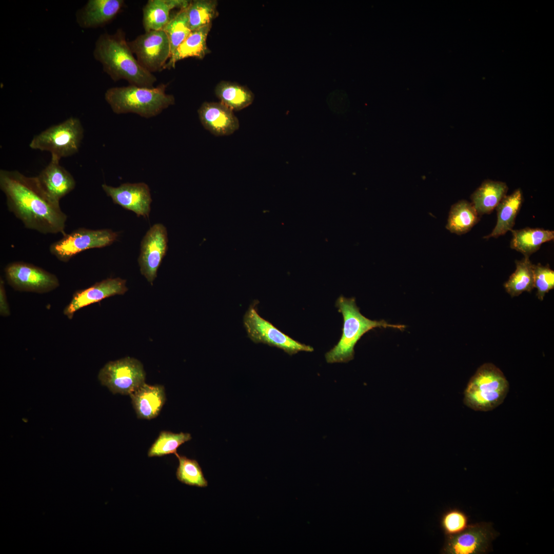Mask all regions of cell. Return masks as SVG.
I'll return each mask as SVG.
<instances>
[{
  "mask_svg": "<svg viewBox=\"0 0 554 554\" xmlns=\"http://www.w3.org/2000/svg\"><path fill=\"white\" fill-rule=\"evenodd\" d=\"M186 9H180L170 18L163 29L169 42L171 55L191 32L188 26Z\"/></svg>",
  "mask_w": 554,
  "mask_h": 554,
  "instance_id": "cell-31",
  "label": "cell"
},
{
  "mask_svg": "<svg viewBox=\"0 0 554 554\" xmlns=\"http://www.w3.org/2000/svg\"><path fill=\"white\" fill-rule=\"evenodd\" d=\"M60 161L57 157L51 156L50 163L36 176L43 189L58 202L72 191L76 185L74 177L60 164Z\"/></svg>",
  "mask_w": 554,
  "mask_h": 554,
  "instance_id": "cell-17",
  "label": "cell"
},
{
  "mask_svg": "<svg viewBox=\"0 0 554 554\" xmlns=\"http://www.w3.org/2000/svg\"><path fill=\"white\" fill-rule=\"evenodd\" d=\"M515 263V272L504 284L506 292L512 297L524 291L530 292L534 288L533 265L529 257L524 256L521 260H516Z\"/></svg>",
  "mask_w": 554,
  "mask_h": 554,
  "instance_id": "cell-27",
  "label": "cell"
},
{
  "mask_svg": "<svg viewBox=\"0 0 554 554\" xmlns=\"http://www.w3.org/2000/svg\"><path fill=\"white\" fill-rule=\"evenodd\" d=\"M102 187L114 204L134 212L138 217H149L152 199L146 184L124 183L117 187L104 184Z\"/></svg>",
  "mask_w": 554,
  "mask_h": 554,
  "instance_id": "cell-14",
  "label": "cell"
},
{
  "mask_svg": "<svg viewBox=\"0 0 554 554\" xmlns=\"http://www.w3.org/2000/svg\"><path fill=\"white\" fill-rule=\"evenodd\" d=\"M187 0H149L143 8V24L146 32L163 30L170 19V12L175 8H186Z\"/></svg>",
  "mask_w": 554,
  "mask_h": 554,
  "instance_id": "cell-21",
  "label": "cell"
},
{
  "mask_svg": "<svg viewBox=\"0 0 554 554\" xmlns=\"http://www.w3.org/2000/svg\"><path fill=\"white\" fill-rule=\"evenodd\" d=\"M8 284L14 290L44 293L60 286L57 276L43 268L24 262H14L5 268Z\"/></svg>",
  "mask_w": 554,
  "mask_h": 554,
  "instance_id": "cell-10",
  "label": "cell"
},
{
  "mask_svg": "<svg viewBox=\"0 0 554 554\" xmlns=\"http://www.w3.org/2000/svg\"><path fill=\"white\" fill-rule=\"evenodd\" d=\"M126 281L120 278H108L96 282L88 288L76 291L63 313L69 319L73 318L80 309L115 295H123L128 290Z\"/></svg>",
  "mask_w": 554,
  "mask_h": 554,
  "instance_id": "cell-15",
  "label": "cell"
},
{
  "mask_svg": "<svg viewBox=\"0 0 554 554\" xmlns=\"http://www.w3.org/2000/svg\"><path fill=\"white\" fill-rule=\"evenodd\" d=\"M508 189L505 182L486 180L471 194V203L480 216L490 214L506 195Z\"/></svg>",
  "mask_w": 554,
  "mask_h": 554,
  "instance_id": "cell-23",
  "label": "cell"
},
{
  "mask_svg": "<svg viewBox=\"0 0 554 554\" xmlns=\"http://www.w3.org/2000/svg\"><path fill=\"white\" fill-rule=\"evenodd\" d=\"M499 533L490 523L470 524L464 531L446 536L441 553L444 554H480L486 553L491 541Z\"/></svg>",
  "mask_w": 554,
  "mask_h": 554,
  "instance_id": "cell-12",
  "label": "cell"
},
{
  "mask_svg": "<svg viewBox=\"0 0 554 554\" xmlns=\"http://www.w3.org/2000/svg\"><path fill=\"white\" fill-rule=\"evenodd\" d=\"M94 58L114 81L125 80L130 85L153 87L156 78L145 69L133 56L124 33L118 30L112 34L104 33L97 39L93 50Z\"/></svg>",
  "mask_w": 554,
  "mask_h": 554,
  "instance_id": "cell-2",
  "label": "cell"
},
{
  "mask_svg": "<svg viewBox=\"0 0 554 554\" xmlns=\"http://www.w3.org/2000/svg\"><path fill=\"white\" fill-rule=\"evenodd\" d=\"M510 248L528 256L538 251L541 245L554 239V231L542 228L526 227L511 230Z\"/></svg>",
  "mask_w": 554,
  "mask_h": 554,
  "instance_id": "cell-24",
  "label": "cell"
},
{
  "mask_svg": "<svg viewBox=\"0 0 554 554\" xmlns=\"http://www.w3.org/2000/svg\"><path fill=\"white\" fill-rule=\"evenodd\" d=\"M509 389V383L503 372L492 363H486L469 380L463 402L473 410L491 411L504 402Z\"/></svg>",
  "mask_w": 554,
  "mask_h": 554,
  "instance_id": "cell-5",
  "label": "cell"
},
{
  "mask_svg": "<svg viewBox=\"0 0 554 554\" xmlns=\"http://www.w3.org/2000/svg\"><path fill=\"white\" fill-rule=\"evenodd\" d=\"M0 314L3 316H8L10 314L5 288V282L2 278L0 279Z\"/></svg>",
  "mask_w": 554,
  "mask_h": 554,
  "instance_id": "cell-35",
  "label": "cell"
},
{
  "mask_svg": "<svg viewBox=\"0 0 554 554\" xmlns=\"http://www.w3.org/2000/svg\"><path fill=\"white\" fill-rule=\"evenodd\" d=\"M98 379L113 393L130 395L145 383V372L139 361L127 357L108 362Z\"/></svg>",
  "mask_w": 554,
  "mask_h": 554,
  "instance_id": "cell-9",
  "label": "cell"
},
{
  "mask_svg": "<svg viewBox=\"0 0 554 554\" xmlns=\"http://www.w3.org/2000/svg\"><path fill=\"white\" fill-rule=\"evenodd\" d=\"M523 202V195L520 188L517 189L509 195H505L496 208L497 213L496 226L490 234L483 238H497L512 230Z\"/></svg>",
  "mask_w": 554,
  "mask_h": 554,
  "instance_id": "cell-22",
  "label": "cell"
},
{
  "mask_svg": "<svg viewBox=\"0 0 554 554\" xmlns=\"http://www.w3.org/2000/svg\"><path fill=\"white\" fill-rule=\"evenodd\" d=\"M197 113L204 128L215 136L229 135L239 128V121L233 111L220 102H204Z\"/></svg>",
  "mask_w": 554,
  "mask_h": 554,
  "instance_id": "cell-16",
  "label": "cell"
},
{
  "mask_svg": "<svg viewBox=\"0 0 554 554\" xmlns=\"http://www.w3.org/2000/svg\"><path fill=\"white\" fill-rule=\"evenodd\" d=\"M128 44L139 64L151 73L163 70L171 55L169 42L163 30L145 32Z\"/></svg>",
  "mask_w": 554,
  "mask_h": 554,
  "instance_id": "cell-11",
  "label": "cell"
},
{
  "mask_svg": "<svg viewBox=\"0 0 554 554\" xmlns=\"http://www.w3.org/2000/svg\"><path fill=\"white\" fill-rule=\"evenodd\" d=\"M214 92L220 102L233 111L247 107L254 99L253 93L247 86L230 81H220Z\"/></svg>",
  "mask_w": 554,
  "mask_h": 554,
  "instance_id": "cell-25",
  "label": "cell"
},
{
  "mask_svg": "<svg viewBox=\"0 0 554 554\" xmlns=\"http://www.w3.org/2000/svg\"><path fill=\"white\" fill-rule=\"evenodd\" d=\"M179 464L176 471L177 479L181 483L199 487H206L208 482L205 478L197 461L177 453Z\"/></svg>",
  "mask_w": 554,
  "mask_h": 554,
  "instance_id": "cell-30",
  "label": "cell"
},
{
  "mask_svg": "<svg viewBox=\"0 0 554 554\" xmlns=\"http://www.w3.org/2000/svg\"><path fill=\"white\" fill-rule=\"evenodd\" d=\"M168 249V234L162 224L153 225L147 231L141 243L138 263L141 274L151 285Z\"/></svg>",
  "mask_w": 554,
  "mask_h": 554,
  "instance_id": "cell-13",
  "label": "cell"
},
{
  "mask_svg": "<svg viewBox=\"0 0 554 554\" xmlns=\"http://www.w3.org/2000/svg\"><path fill=\"white\" fill-rule=\"evenodd\" d=\"M217 6V1L215 0L190 1L186 10L191 31L211 24L219 15Z\"/></svg>",
  "mask_w": 554,
  "mask_h": 554,
  "instance_id": "cell-28",
  "label": "cell"
},
{
  "mask_svg": "<svg viewBox=\"0 0 554 554\" xmlns=\"http://www.w3.org/2000/svg\"><path fill=\"white\" fill-rule=\"evenodd\" d=\"M336 307L343 317L342 337L338 344L325 355L328 363H347L354 358V348L360 339L367 331L376 327H391L403 330L405 326L391 324L384 320H370L360 312L354 298L340 296Z\"/></svg>",
  "mask_w": 554,
  "mask_h": 554,
  "instance_id": "cell-4",
  "label": "cell"
},
{
  "mask_svg": "<svg viewBox=\"0 0 554 554\" xmlns=\"http://www.w3.org/2000/svg\"><path fill=\"white\" fill-rule=\"evenodd\" d=\"M0 189L5 195L8 210L26 228L45 234L65 233L67 216L60 202L43 189L36 176L1 169Z\"/></svg>",
  "mask_w": 554,
  "mask_h": 554,
  "instance_id": "cell-1",
  "label": "cell"
},
{
  "mask_svg": "<svg viewBox=\"0 0 554 554\" xmlns=\"http://www.w3.org/2000/svg\"><path fill=\"white\" fill-rule=\"evenodd\" d=\"M118 234L110 229H90L79 228L51 244V254L62 262H68L79 253L92 248L110 246L117 240Z\"/></svg>",
  "mask_w": 554,
  "mask_h": 554,
  "instance_id": "cell-8",
  "label": "cell"
},
{
  "mask_svg": "<svg viewBox=\"0 0 554 554\" xmlns=\"http://www.w3.org/2000/svg\"><path fill=\"white\" fill-rule=\"evenodd\" d=\"M211 27L212 24L191 31L170 56L164 69L174 68L178 61L186 58L195 57L202 60L210 53L211 51L207 45V38Z\"/></svg>",
  "mask_w": 554,
  "mask_h": 554,
  "instance_id": "cell-20",
  "label": "cell"
},
{
  "mask_svg": "<svg viewBox=\"0 0 554 554\" xmlns=\"http://www.w3.org/2000/svg\"><path fill=\"white\" fill-rule=\"evenodd\" d=\"M129 395L137 418L142 419L156 417L166 401L165 388L160 385L145 383Z\"/></svg>",
  "mask_w": 554,
  "mask_h": 554,
  "instance_id": "cell-19",
  "label": "cell"
},
{
  "mask_svg": "<svg viewBox=\"0 0 554 554\" xmlns=\"http://www.w3.org/2000/svg\"><path fill=\"white\" fill-rule=\"evenodd\" d=\"M166 87L161 84L151 88L132 85L112 87L106 91L105 98L116 114L133 113L149 118L174 104V96L165 92Z\"/></svg>",
  "mask_w": 554,
  "mask_h": 554,
  "instance_id": "cell-3",
  "label": "cell"
},
{
  "mask_svg": "<svg viewBox=\"0 0 554 554\" xmlns=\"http://www.w3.org/2000/svg\"><path fill=\"white\" fill-rule=\"evenodd\" d=\"M534 288L537 290V296L542 301L546 293L554 288V271L548 264L543 266L538 263L533 265Z\"/></svg>",
  "mask_w": 554,
  "mask_h": 554,
  "instance_id": "cell-33",
  "label": "cell"
},
{
  "mask_svg": "<svg viewBox=\"0 0 554 554\" xmlns=\"http://www.w3.org/2000/svg\"><path fill=\"white\" fill-rule=\"evenodd\" d=\"M192 439L189 433H173L162 431L148 451L149 457H162L169 454H176L177 448Z\"/></svg>",
  "mask_w": 554,
  "mask_h": 554,
  "instance_id": "cell-29",
  "label": "cell"
},
{
  "mask_svg": "<svg viewBox=\"0 0 554 554\" xmlns=\"http://www.w3.org/2000/svg\"><path fill=\"white\" fill-rule=\"evenodd\" d=\"M84 136L80 120L71 117L52 126L35 135L29 146L31 149L47 151L61 160L76 153Z\"/></svg>",
  "mask_w": 554,
  "mask_h": 554,
  "instance_id": "cell-6",
  "label": "cell"
},
{
  "mask_svg": "<svg viewBox=\"0 0 554 554\" xmlns=\"http://www.w3.org/2000/svg\"><path fill=\"white\" fill-rule=\"evenodd\" d=\"M327 103L332 111L337 113L345 112L348 105L347 97L342 91L335 90L327 97Z\"/></svg>",
  "mask_w": 554,
  "mask_h": 554,
  "instance_id": "cell-34",
  "label": "cell"
},
{
  "mask_svg": "<svg viewBox=\"0 0 554 554\" xmlns=\"http://www.w3.org/2000/svg\"><path fill=\"white\" fill-rule=\"evenodd\" d=\"M258 303L255 300L250 305L243 319L247 335L252 342L277 347L289 355L313 351L312 347L292 339L261 316L257 309Z\"/></svg>",
  "mask_w": 554,
  "mask_h": 554,
  "instance_id": "cell-7",
  "label": "cell"
},
{
  "mask_svg": "<svg viewBox=\"0 0 554 554\" xmlns=\"http://www.w3.org/2000/svg\"><path fill=\"white\" fill-rule=\"evenodd\" d=\"M124 4L123 0H89L76 11V23L85 29L102 27L113 20Z\"/></svg>",
  "mask_w": 554,
  "mask_h": 554,
  "instance_id": "cell-18",
  "label": "cell"
},
{
  "mask_svg": "<svg viewBox=\"0 0 554 554\" xmlns=\"http://www.w3.org/2000/svg\"><path fill=\"white\" fill-rule=\"evenodd\" d=\"M480 220V215L471 202L460 200L450 208L446 228L461 235L469 232Z\"/></svg>",
  "mask_w": 554,
  "mask_h": 554,
  "instance_id": "cell-26",
  "label": "cell"
},
{
  "mask_svg": "<svg viewBox=\"0 0 554 554\" xmlns=\"http://www.w3.org/2000/svg\"><path fill=\"white\" fill-rule=\"evenodd\" d=\"M441 527L446 536L458 534L466 529L469 524L467 515L458 508L449 509L444 512L440 520Z\"/></svg>",
  "mask_w": 554,
  "mask_h": 554,
  "instance_id": "cell-32",
  "label": "cell"
}]
</instances>
